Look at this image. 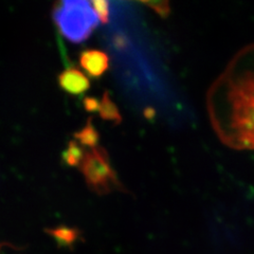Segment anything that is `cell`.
<instances>
[{"label":"cell","instance_id":"obj_6","mask_svg":"<svg viewBox=\"0 0 254 254\" xmlns=\"http://www.w3.org/2000/svg\"><path fill=\"white\" fill-rule=\"evenodd\" d=\"M100 117L105 121L114 122L116 125L122 122V116L119 111V108L115 104V102L111 99V95L108 91H105L103 94V98L100 101V108H99Z\"/></svg>","mask_w":254,"mask_h":254},{"label":"cell","instance_id":"obj_5","mask_svg":"<svg viewBox=\"0 0 254 254\" xmlns=\"http://www.w3.org/2000/svg\"><path fill=\"white\" fill-rule=\"evenodd\" d=\"M61 88L72 95H81L90 88V82L82 71L76 68H68L59 75Z\"/></svg>","mask_w":254,"mask_h":254},{"label":"cell","instance_id":"obj_4","mask_svg":"<svg viewBox=\"0 0 254 254\" xmlns=\"http://www.w3.org/2000/svg\"><path fill=\"white\" fill-rule=\"evenodd\" d=\"M79 65L88 76L99 78L108 70L109 58L105 52L100 50H84L79 54Z\"/></svg>","mask_w":254,"mask_h":254},{"label":"cell","instance_id":"obj_8","mask_svg":"<svg viewBox=\"0 0 254 254\" xmlns=\"http://www.w3.org/2000/svg\"><path fill=\"white\" fill-rule=\"evenodd\" d=\"M86 152L75 141H70L67 148L62 155L63 161L69 166H79L83 161Z\"/></svg>","mask_w":254,"mask_h":254},{"label":"cell","instance_id":"obj_2","mask_svg":"<svg viewBox=\"0 0 254 254\" xmlns=\"http://www.w3.org/2000/svg\"><path fill=\"white\" fill-rule=\"evenodd\" d=\"M52 15L61 33L74 44L86 41L100 22L90 1L84 0L59 1Z\"/></svg>","mask_w":254,"mask_h":254},{"label":"cell","instance_id":"obj_1","mask_svg":"<svg viewBox=\"0 0 254 254\" xmlns=\"http://www.w3.org/2000/svg\"><path fill=\"white\" fill-rule=\"evenodd\" d=\"M229 143L254 148V72L231 79L228 89Z\"/></svg>","mask_w":254,"mask_h":254},{"label":"cell","instance_id":"obj_7","mask_svg":"<svg viewBox=\"0 0 254 254\" xmlns=\"http://www.w3.org/2000/svg\"><path fill=\"white\" fill-rule=\"evenodd\" d=\"M74 138L78 144H82L83 146L89 147L90 149L98 147L97 145L100 141V133L93 126L91 118H89L88 122L81 130L74 133Z\"/></svg>","mask_w":254,"mask_h":254},{"label":"cell","instance_id":"obj_10","mask_svg":"<svg viewBox=\"0 0 254 254\" xmlns=\"http://www.w3.org/2000/svg\"><path fill=\"white\" fill-rule=\"evenodd\" d=\"M92 9L97 14L99 21L104 23H108L109 18H110V13H109V7L110 4L108 1H105V0H94V1H90Z\"/></svg>","mask_w":254,"mask_h":254},{"label":"cell","instance_id":"obj_3","mask_svg":"<svg viewBox=\"0 0 254 254\" xmlns=\"http://www.w3.org/2000/svg\"><path fill=\"white\" fill-rule=\"evenodd\" d=\"M87 186L98 195H106L113 190H125L110 164L109 157L103 147L89 149L79 165Z\"/></svg>","mask_w":254,"mask_h":254},{"label":"cell","instance_id":"obj_12","mask_svg":"<svg viewBox=\"0 0 254 254\" xmlns=\"http://www.w3.org/2000/svg\"><path fill=\"white\" fill-rule=\"evenodd\" d=\"M83 104L85 109L88 111V113H99V108H100V102L92 97H87L84 99Z\"/></svg>","mask_w":254,"mask_h":254},{"label":"cell","instance_id":"obj_9","mask_svg":"<svg viewBox=\"0 0 254 254\" xmlns=\"http://www.w3.org/2000/svg\"><path fill=\"white\" fill-rule=\"evenodd\" d=\"M50 234H52L53 237L60 244L71 245L77 238L78 232H77V230H75V229L61 227V228H58V229L51 230Z\"/></svg>","mask_w":254,"mask_h":254},{"label":"cell","instance_id":"obj_11","mask_svg":"<svg viewBox=\"0 0 254 254\" xmlns=\"http://www.w3.org/2000/svg\"><path fill=\"white\" fill-rule=\"evenodd\" d=\"M142 3L154 10L162 18L169 17L171 14V5L169 1H143Z\"/></svg>","mask_w":254,"mask_h":254}]
</instances>
